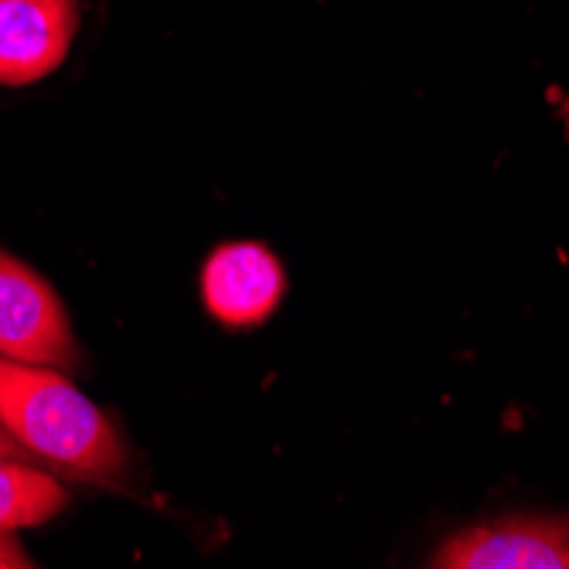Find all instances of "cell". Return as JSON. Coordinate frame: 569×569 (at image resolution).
Returning <instances> with one entry per match:
<instances>
[{
	"label": "cell",
	"instance_id": "obj_5",
	"mask_svg": "<svg viewBox=\"0 0 569 569\" xmlns=\"http://www.w3.org/2000/svg\"><path fill=\"white\" fill-rule=\"evenodd\" d=\"M287 277L277 256L260 242H226L201 270V297L226 328H256L280 307Z\"/></svg>",
	"mask_w": 569,
	"mask_h": 569
},
{
	"label": "cell",
	"instance_id": "obj_3",
	"mask_svg": "<svg viewBox=\"0 0 569 569\" xmlns=\"http://www.w3.org/2000/svg\"><path fill=\"white\" fill-rule=\"evenodd\" d=\"M437 569H569V519L562 515H508L450 536Z\"/></svg>",
	"mask_w": 569,
	"mask_h": 569
},
{
	"label": "cell",
	"instance_id": "obj_8",
	"mask_svg": "<svg viewBox=\"0 0 569 569\" xmlns=\"http://www.w3.org/2000/svg\"><path fill=\"white\" fill-rule=\"evenodd\" d=\"M28 450L4 430V423H0V457H24Z\"/></svg>",
	"mask_w": 569,
	"mask_h": 569
},
{
	"label": "cell",
	"instance_id": "obj_6",
	"mask_svg": "<svg viewBox=\"0 0 569 569\" xmlns=\"http://www.w3.org/2000/svg\"><path fill=\"white\" fill-rule=\"evenodd\" d=\"M69 505V491L21 457H0V532H21L51 522Z\"/></svg>",
	"mask_w": 569,
	"mask_h": 569
},
{
	"label": "cell",
	"instance_id": "obj_2",
	"mask_svg": "<svg viewBox=\"0 0 569 569\" xmlns=\"http://www.w3.org/2000/svg\"><path fill=\"white\" fill-rule=\"evenodd\" d=\"M0 355L62 372L79 366V341L56 287L4 249H0Z\"/></svg>",
	"mask_w": 569,
	"mask_h": 569
},
{
	"label": "cell",
	"instance_id": "obj_7",
	"mask_svg": "<svg viewBox=\"0 0 569 569\" xmlns=\"http://www.w3.org/2000/svg\"><path fill=\"white\" fill-rule=\"evenodd\" d=\"M34 556L21 546L18 532H0V569H34Z\"/></svg>",
	"mask_w": 569,
	"mask_h": 569
},
{
	"label": "cell",
	"instance_id": "obj_1",
	"mask_svg": "<svg viewBox=\"0 0 569 569\" xmlns=\"http://www.w3.org/2000/svg\"><path fill=\"white\" fill-rule=\"evenodd\" d=\"M0 423L28 450L82 478L123 471L127 443L62 369L0 355Z\"/></svg>",
	"mask_w": 569,
	"mask_h": 569
},
{
	"label": "cell",
	"instance_id": "obj_4",
	"mask_svg": "<svg viewBox=\"0 0 569 569\" xmlns=\"http://www.w3.org/2000/svg\"><path fill=\"white\" fill-rule=\"evenodd\" d=\"M79 24V0H0V86H31L56 72Z\"/></svg>",
	"mask_w": 569,
	"mask_h": 569
}]
</instances>
